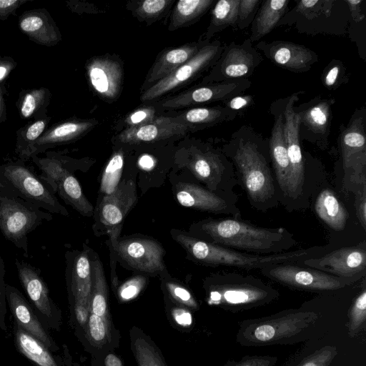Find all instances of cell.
<instances>
[{"label":"cell","instance_id":"cell-1","mask_svg":"<svg viewBox=\"0 0 366 366\" xmlns=\"http://www.w3.org/2000/svg\"><path fill=\"white\" fill-rule=\"evenodd\" d=\"M232 163L237 185L244 191L249 204L267 212L280 204V195L273 174L269 139L252 127L243 125L222 149Z\"/></svg>","mask_w":366,"mask_h":366},{"label":"cell","instance_id":"cell-2","mask_svg":"<svg viewBox=\"0 0 366 366\" xmlns=\"http://www.w3.org/2000/svg\"><path fill=\"white\" fill-rule=\"evenodd\" d=\"M198 230L203 241L260 255L288 252L298 244L287 229L262 227L241 218L207 219L199 223Z\"/></svg>","mask_w":366,"mask_h":366},{"label":"cell","instance_id":"cell-3","mask_svg":"<svg viewBox=\"0 0 366 366\" xmlns=\"http://www.w3.org/2000/svg\"><path fill=\"white\" fill-rule=\"evenodd\" d=\"M304 92L280 99L284 116V134L290 164V182L285 209L289 212L310 207L312 196L325 178L321 163L310 154L304 153L299 135V116L295 104Z\"/></svg>","mask_w":366,"mask_h":366},{"label":"cell","instance_id":"cell-4","mask_svg":"<svg viewBox=\"0 0 366 366\" xmlns=\"http://www.w3.org/2000/svg\"><path fill=\"white\" fill-rule=\"evenodd\" d=\"M174 239L182 245L193 258L202 263L209 266L246 270H260L265 267L280 263H297L326 253L324 247L315 246L279 254L260 255L218 246L183 234H176Z\"/></svg>","mask_w":366,"mask_h":366},{"label":"cell","instance_id":"cell-5","mask_svg":"<svg viewBox=\"0 0 366 366\" xmlns=\"http://www.w3.org/2000/svg\"><path fill=\"white\" fill-rule=\"evenodd\" d=\"M207 283L209 303L233 311L269 303L280 295L275 288L261 279L237 272L216 274Z\"/></svg>","mask_w":366,"mask_h":366},{"label":"cell","instance_id":"cell-6","mask_svg":"<svg viewBox=\"0 0 366 366\" xmlns=\"http://www.w3.org/2000/svg\"><path fill=\"white\" fill-rule=\"evenodd\" d=\"M52 214L22 199L14 190L0 183V231L4 237L29 257L28 235Z\"/></svg>","mask_w":366,"mask_h":366},{"label":"cell","instance_id":"cell-7","mask_svg":"<svg viewBox=\"0 0 366 366\" xmlns=\"http://www.w3.org/2000/svg\"><path fill=\"white\" fill-rule=\"evenodd\" d=\"M25 162L19 159L0 162V183L51 214L68 216V211L60 204L52 188Z\"/></svg>","mask_w":366,"mask_h":366},{"label":"cell","instance_id":"cell-8","mask_svg":"<svg viewBox=\"0 0 366 366\" xmlns=\"http://www.w3.org/2000/svg\"><path fill=\"white\" fill-rule=\"evenodd\" d=\"M365 108L357 109L347 126H340L339 146L342 168V187L355 193L366 185Z\"/></svg>","mask_w":366,"mask_h":366},{"label":"cell","instance_id":"cell-9","mask_svg":"<svg viewBox=\"0 0 366 366\" xmlns=\"http://www.w3.org/2000/svg\"><path fill=\"white\" fill-rule=\"evenodd\" d=\"M41 171V177L54 193L78 212L91 216L93 207L84 196L77 179L71 173L68 161L57 152L46 151L44 157L33 155L30 158Z\"/></svg>","mask_w":366,"mask_h":366},{"label":"cell","instance_id":"cell-10","mask_svg":"<svg viewBox=\"0 0 366 366\" xmlns=\"http://www.w3.org/2000/svg\"><path fill=\"white\" fill-rule=\"evenodd\" d=\"M262 274L282 285L306 291H332L360 280L344 278L297 263H280L260 269Z\"/></svg>","mask_w":366,"mask_h":366},{"label":"cell","instance_id":"cell-11","mask_svg":"<svg viewBox=\"0 0 366 366\" xmlns=\"http://www.w3.org/2000/svg\"><path fill=\"white\" fill-rule=\"evenodd\" d=\"M317 319L311 312H292L253 321L243 327L241 337L250 344H270L292 337L308 328Z\"/></svg>","mask_w":366,"mask_h":366},{"label":"cell","instance_id":"cell-12","mask_svg":"<svg viewBox=\"0 0 366 366\" xmlns=\"http://www.w3.org/2000/svg\"><path fill=\"white\" fill-rule=\"evenodd\" d=\"M262 61L263 56L249 38L242 44L232 41L224 46L203 83L248 79Z\"/></svg>","mask_w":366,"mask_h":366},{"label":"cell","instance_id":"cell-13","mask_svg":"<svg viewBox=\"0 0 366 366\" xmlns=\"http://www.w3.org/2000/svg\"><path fill=\"white\" fill-rule=\"evenodd\" d=\"M197 149L189 161V169L213 192H234L237 180L234 166L222 149L211 147Z\"/></svg>","mask_w":366,"mask_h":366},{"label":"cell","instance_id":"cell-14","mask_svg":"<svg viewBox=\"0 0 366 366\" xmlns=\"http://www.w3.org/2000/svg\"><path fill=\"white\" fill-rule=\"evenodd\" d=\"M224 47V46L218 40L212 42L206 41L189 61L145 90L141 96V100L147 102L157 99L212 67Z\"/></svg>","mask_w":366,"mask_h":366},{"label":"cell","instance_id":"cell-15","mask_svg":"<svg viewBox=\"0 0 366 366\" xmlns=\"http://www.w3.org/2000/svg\"><path fill=\"white\" fill-rule=\"evenodd\" d=\"M14 263L20 283L40 321L47 329L58 330L61 311L50 297L40 270L19 259Z\"/></svg>","mask_w":366,"mask_h":366},{"label":"cell","instance_id":"cell-16","mask_svg":"<svg viewBox=\"0 0 366 366\" xmlns=\"http://www.w3.org/2000/svg\"><path fill=\"white\" fill-rule=\"evenodd\" d=\"M297 264L340 277L360 280L366 274V243L363 241L357 245L342 247Z\"/></svg>","mask_w":366,"mask_h":366},{"label":"cell","instance_id":"cell-17","mask_svg":"<svg viewBox=\"0 0 366 366\" xmlns=\"http://www.w3.org/2000/svg\"><path fill=\"white\" fill-rule=\"evenodd\" d=\"M334 99L317 97L310 101L295 107L298 114L300 139L307 141L325 150L328 147V139L332 124V107Z\"/></svg>","mask_w":366,"mask_h":366},{"label":"cell","instance_id":"cell-18","mask_svg":"<svg viewBox=\"0 0 366 366\" xmlns=\"http://www.w3.org/2000/svg\"><path fill=\"white\" fill-rule=\"evenodd\" d=\"M176 199L186 207L241 218L235 192H213L195 184L179 183L176 187Z\"/></svg>","mask_w":366,"mask_h":366},{"label":"cell","instance_id":"cell-19","mask_svg":"<svg viewBox=\"0 0 366 366\" xmlns=\"http://www.w3.org/2000/svg\"><path fill=\"white\" fill-rule=\"evenodd\" d=\"M251 85L252 81L248 79L204 84L162 101L159 107L166 109H177L218 101L224 102L234 97L242 94Z\"/></svg>","mask_w":366,"mask_h":366},{"label":"cell","instance_id":"cell-20","mask_svg":"<svg viewBox=\"0 0 366 366\" xmlns=\"http://www.w3.org/2000/svg\"><path fill=\"white\" fill-rule=\"evenodd\" d=\"M269 112L274 117V124L269 139V154L280 195V204L284 207L289 193L291 169L284 134V116L280 99L271 104Z\"/></svg>","mask_w":366,"mask_h":366},{"label":"cell","instance_id":"cell-21","mask_svg":"<svg viewBox=\"0 0 366 366\" xmlns=\"http://www.w3.org/2000/svg\"><path fill=\"white\" fill-rule=\"evenodd\" d=\"M273 64L295 73L309 71L318 61L317 54L304 45L276 40L259 41L255 46Z\"/></svg>","mask_w":366,"mask_h":366},{"label":"cell","instance_id":"cell-22","mask_svg":"<svg viewBox=\"0 0 366 366\" xmlns=\"http://www.w3.org/2000/svg\"><path fill=\"white\" fill-rule=\"evenodd\" d=\"M113 246L119 256L137 270L152 273L164 269V250L154 240L128 239L117 242Z\"/></svg>","mask_w":366,"mask_h":366},{"label":"cell","instance_id":"cell-23","mask_svg":"<svg viewBox=\"0 0 366 366\" xmlns=\"http://www.w3.org/2000/svg\"><path fill=\"white\" fill-rule=\"evenodd\" d=\"M6 297L14 322L52 352H57L59 347L56 343L24 295L16 287L6 284Z\"/></svg>","mask_w":366,"mask_h":366},{"label":"cell","instance_id":"cell-24","mask_svg":"<svg viewBox=\"0 0 366 366\" xmlns=\"http://www.w3.org/2000/svg\"><path fill=\"white\" fill-rule=\"evenodd\" d=\"M137 202L135 183L132 180L120 181L115 190L102 199L99 206L100 222L112 231L119 232L118 227Z\"/></svg>","mask_w":366,"mask_h":366},{"label":"cell","instance_id":"cell-25","mask_svg":"<svg viewBox=\"0 0 366 366\" xmlns=\"http://www.w3.org/2000/svg\"><path fill=\"white\" fill-rule=\"evenodd\" d=\"M189 127L178 117H159L149 123L127 127L118 135V139L125 144H139L183 135Z\"/></svg>","mask_w":366,"mask_h":366},{"label":"cell","instance_id":"cell-26","mask_svg":"<svg viewBox=\"0 0 366 366\" xmlns=\"http://www.w3.org/2000/svg\"><path fill=\"white\" fill-rule=\"evenodd\" d=\"M22 33L37 44L54 46L61 40L56 22L45 8L26 11L18 18Z\"/></svg>","mask_w":366,"mask_h":366},{"label":"cell","instance_id":"cell-27","mask_svg":"<svg viewBox=\"0 0 366 366\" xmlns=\"http://www.w3.org/2000/svg\"><path fill=\"white\" fill-rule=\"evenodd\" d=\"M86 72L89 84L101 97L114 99L119 96L122 69L117 61L105 57L92 59L87 64Z\"/></svg>","mask_w":366,"mask_h":366},{"label":"cell","instance_id":"cell-28","mask_svg":"<svg viewBox=\"0 0 366 366\" xmlns=\"http://www.w3.org/2000/svg\"><path fill=\"white\" fill-rule=\"evenodd\" d=\"M94 126L90 121L68 120L49 127L31 146L28 154L31 156L46 152L57 145L70 142L79 138Z\"/></svg>","mask_w":366,"mask_h":366},{"label":"cell","instance_id":"cell-29","mask_svg":"<svg viewBox=\"0 0 366 366\" xmlns=\"http://www.w3.org/2000/svg\"><path fill=\"white\" fill-rule=\"evenodd\" d=\"M13 335L16 350L34 366H64L61 356L54 355L45 345L14 322Z\"/></svg>","mask_w":366,"mask_h":366},{"label":"cell","instance_id":"cell-30","mask_svg":"<svg viewBox=\"0 0 366 366\" xmlns=\"http://www.w3.org/2000/svg\"><path fill=\"white\" fill-rule=\"evenodd\" d=\"M314 211L331 229L341 232L345 228L347 211L332 189L323 187L319 191L315 200Z\"/></svg>","mask_w":366,"mask_h":366},{"label":"cell","instance_id":"cell-31","mask_svg":"<svg viewBox=\"0 0 366 366\" xmlns=\"http://www.w3.org/2000/svg\"><path fill=\"white\" fill-rule=\"evenodd\" d=\"M92 289V263L86 251L73 259L69 275V291L74 302L90 305Z\"/></svg>","mask_w":366,"mask_h":366},{"label":"cell","instance_id":"cell-32","mask_svg":"<svg viewBox=\"0 0 366 366\" xmlns=\"http://www.w3.org/2000/svg\"><path fill=\"white\" fill-rule=\"evenodd\" d=\"M289 0H267L261 2L250 29L252 43L260 40L274 29L288 11Z\"/></svg>","mask_w":366,"mask_h":366},{"label":"cell","instance_id":"cell-33","mask_svg":"<svg viewBox=\"0 0 366 366\" xmlns=\"http://www.w3.org/2000/svg\"><path fill=\"white\" fill-rule=\"evenodd\" d=\"M205 42L200 44L184 45L169 49L162 53L154 63L148 75L147 84H153L152 85H154L167 77L175 69L189 61Z\"/></svg>","mask_w":366,"mask_h":366},{"label":"cell","instance_id":"cell-34","mask_svg":"<svg viewBox=\"0 0 366 366\" xmlns=\"http://www.w3.org/2000/svg\"><path fill=\"white\" fill-rule=\"evenodd\" d=\"M51 92L48 88L22 89L16 105L21 119L32 120L47 114Z\"/></svg>","mask_w":366,"mask_h":366},{"label":"cell","instance_id":"cell-35","mask_svg":"<svg viewBox=\"0 0 366 366\" xmlns=\"http://www.w3.org/2000/svg\"><path fill=\"white\" fill-rule=\"evenodd\" d=\"M237 113L222 106L199 107L189 109L177 117L184 123L199 127L213 126L234 120Z\"/></svg>","mask_w":366,"mask_h":366},{"label":"cell","instance_id":"cell-36","mask_svg":"<svg viewBox=\"0 0 366 366\" xmlns=\"http://www.w3.org/2000/svg\"><path fill=\"white\" fill-rule=\"evenodd\" d=\"M51 117L47 114L29 121L16 132L15 153L18 159L26 162L28 152L31 146L49 127Z\"/></svg>","mask_w":366,"mask_h":366},{"label":"cell","instance_id":"cell-37","mask_svg":"<svg viewBox=\"0 0 366 366\" xmlns=\"http://www.w3.org/2000/svg\"><path fill=\"white\" fill-rule=\"evenodd\" d=\"M239 4V0H219L215 2L205 34L207 40L229 26L236 27Z\"/></svg>","mask_w":366,"mask_h":366},{"label":"cell","instance_id":"cell-38","mask_svg":"<svg viewBox=\"0 0 366 366\" xmlns=\"http://www.w3.org/2000/svg\"><path fill=\"white\" fill-rule=\"evenodd\" d=\"M92 289L90 313L108 320L107 285L102 262L95 259L92 264Z\"/></svg>","mask_w":366,"mask_h":366},{"label":"cell","instance_id":"cell-39","mask_svg":"<svg viewBox=\"0 0 366 366\" xmlns=\"http://www.w3.org/2000/svg\"><path fill=\"white\" fill-rule=\"evenodd\" d=\"M214 0H180L173 9L170 29H177L196 21L212 6Z\"/></svg>","mask_w":366,"mask_h":366},{"label":"cell","instance_id":"cell-40","mask_svg":"<svg viewBox=\"0 0 366 366\" xmlns=\"http://www.w3.org/2000/svg\"><path fill=\"white\" fill-rule=\"evenodd\" d=\"M123 166L122 152H115L109 160L102 176L100 189L105 195L112 193L117 188L120 182Z\"/></svg>","mask_w":366,"mask_h":366},{"label":"cell","instance_id":"cell-41","mask_svg":"<svg viewBox=\"0 0 366 366\" xmlns=\"http://www.w3.org/2000/svg\"><path fill=\"white\" fill-rule=\"evenodd\" d=\"M86 325V337L96 347H102L109 337V320L90 313Z\"/></svg>","mask_w":366,"mask_h":366},{"label":"cell","instance_id":"cell-42","mask_svg":"<svg viewBox=\"0 0 366 366\" xmlns=\"http://www.w3.org/2000/svg\"><path fill=\"white\" fill-rule=\"evenodd\" d=\"M134 352L138 366H165L157 350L143 338H137Z\"/></svg>","mask_w":366,"mask_h":366},{"label":"cell","instance_id":"cell-43","mask_svg":"<svg viewBox=\"0 0 366 366\" xmlns=\"http://www.w3.org/2000/svg\"><path fill=\"white\" fill-rule=\"evenodd\" d=\"M347 81L346 68L340 60L331 61L322 72V82L329 90H335Z\"/></svg>","mask_w":366,"mask_h":366},{"label":"cell","instance_id":"cell-44","mask_svg":"<svg viewBox=\"0 0 366 366\" xmlns=\"http://www.w3.org/2000/svg\"><path fill=\"white\" fill-rule=\"evenodd\" d=\"M350 332L355 334L366 318V290L364 287L360 294L355 299L349 311Z\"/></svg>","mask_w":366,"mask_h":366},{"label":"cell","instance_id":"cell-45","mask_svg":"<svg viewBox=\"0 0 366 366\" xmlns=\"http://www.w3.org/2000/svg\"><path fill=\"white\" fill-rule=\"evenodd\" d=\"M261 0H239L236 27L243 30L252 24L261 4Z\"/></svg>","mask_w":366,"mask_h":366},{"label":"cell","instance_id":"cell-46","mask_svg":"<svg viewBox=\"0 0 366 366\" xmlns=\"http://www.w3.org/2000/svg\"><path fill=\"white\" fill-rule=\"evenodd\" d=\"M171 2L170 0H145L139 3L136 13L142 18H156L164 11Z\"/></svg>","mask_w":366,"mask_h":366},{"label":"cell","instance_id":"cell-47","mask_svg":"<svg viewBox=\"0 0 366 366\" xmlns=\"http://www.w3.org/2000/svg\"><path fill=\"white\" fill-rule=\"evenodd\" d=\"M337 354L335 347L327 346L305 359L297 366H328Z\"/></svg>","mask_w":366,"mask_h":366},{"label":"cell","instance_id":"cell-48","mask_svg":"<svg viewBox=\"0 0 366 366\" xmlns=\"http://www.w3.org/2000/svg\"><path fill=\"white\" fill-rule=\"evenodd\" d=\"M166 287L170 295L179 303L193 309L198 307L192 294L184 287L171 282H167Z\"/></svg>","mask_w":366,"mask_h":366},{"label":"cell","instance_id":"cell-49","mask_svg":"<svg viewBox=\"0 0 366 366\" xmlns=\"http://www.w3.org/2000/svg\"><path fill=\"white\" fill-rule=\"evenodd\" d=\"M5 265L0 253V330L7 331L6 317L7 313V301L6 297Z\"/></svg>","mask_w":366,"mask_h":366},{"label":"cell","instance_id":"cell-50","mask_svg":"<svg viewBox=\"0 0 366 366\" xmlns=\"http://www.w3.org/2000/svg\"><path fill=\"white\" fill-rule=\"evenodd\" d=\"M145 279L143 277H135L122 285L119 289V296L124 300H128L136 297L144 285Z\"/></svg>","mask_w":366,"mask_h":366},{"label":"cell","instance_id":"cell-51","mask_svg":"<svg viewBox=\"0 0 366 366\" xmlns=\"http://www.w3.org/2000/svg\"><path fill=\"white\" fill-rule=\"evenodd\" d=\"M154 109L152 108L139 109L129 114L125 122L128 127H137L149 123L154 119Z\"/></svg>","mask_w":366,"mask_h":366},{"label":"cell","instance_id":"cell-52","mask_svg":"<svg viewBox=\"0 0 366 366\" xmlns=\"http://www.w3.org/2000/svg\"><path fill=\"white\" fill-rule=\"evenodd\" d=\"M356 216L363 229L366 230V185L355 193L354 203Z\"/></svg>","mask_w":366,"mask_h":366},{"label":"cell","instance_id":"cell-53","mask_svg":"<svg viewBox=\"0 0 366 366\" xmlns=\"http://www.w3.org/2000/svg\"><path fill=\"white\" fill-rule=\"evenodd\" d=\"M224 107L240 114L242 112L246 111L254 104L252 95H238L223 102Z\"/></svg>","mask_w":366,"mask_h":366},{"label":"cell","instance_id":"cell-54","mask_svg":"<svg viewBox=\"0 0 366 366\" xmlns=\"http://www.w3.org/2000/svg\"><path fill=\"white\" fill-rule=\"evenodd\" d=\"M33 0H0V20H6L10 15H15L23 4Z\"/></svg>","mask_w":366,"mask_h":366},{"label":"cell","instance_id":"cell-55","mask_svg":"<svg viewBox=\"0 0 366 366\" xmlns=\"http://www.w3.org/2000/svg\"><path fill=\"white\" fill-rule=\"evenodd\" d=\"M73 310L76 322L81 326L84 327L90 314V305L85 303L74 302Z\"/></svg>","mask_w":366,"mask_h":366},{"label":"cell","instance_id":"cell-56","mask_svg":"<svg viewBox=\"0 0 366 366\" xmlns=\"http://www.w3.org/2000/svg\"><path fill=\"white\" fill-rule=\"evenodd\" d=\"M276 359L272 357H247L233 366H272Z\"/></svg>","mask_w":366,"mask_h":366},{"label":"cell","instance_id":"cell-57","mask_svg":"<svg viewBox=\"0 0 366 366\" xmlns=\"http://www.w3.org/2000/svg\"><path fill=\"white\" fill-rule=\"evenodd\" d=\"M16 66V61L11 56L0 55V83L6 80Z\"/></svg>","mask_w":366,"mask_h":366},{"label":"cell","instance_id":"cell-58","mask_svg":"<svg viewBox=\"0 0 366 366\" xmlns=\"http://www.w3.org/2000/svg\"><path fill=\"white\" fill-rule=\"evenodd\" d=\"M345 1L347 4L353 21L360 22L365 19L361 9L362 0H346Z\"/></svg>","mask_w":366,"mask_h":366},{"label":"cell","instance_id":"cell-59","mask_svg":"<svg viewBox=\"0 0 366 366\" xmlns=\"http://www.w3.org/2000/svg\"><path fill=\"white\" fill-rule=\"evenodd\" d=\"M174 320L180 325L188 326L192 323V315L183 308H174L172 311Z\"/></svg>","mask_w":366,"mask_h":366},{"label":"cell","instance_id":"cell-60","mask_svg":"<svg viewBox=\"0 0 366 366\" xmlns=\"http://www.w3.org/2000/svg\"><path fill=\"white\" fill-rule=\"evenodd\" d=\"M6 89L3 83H0V124L6 120V107L5 101V94Z\"/></svg>","mask_w":366,"mask_h":366},{"label":"cell","instance_id":"cell-61","mask_svg":"<svg viewBox=\"0 0 366 366\" xmlns=\"http://www.w3.org/2000/svg\"><path fill=\"white\" fill-rule=\"evenodd\" d=\"M105 366H123L122 360L114 354H109L104 359Z\"/></svg>","mask_w":366,"mask_h":366}]
</instances>
